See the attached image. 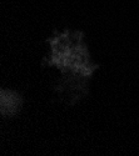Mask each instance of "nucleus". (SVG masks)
<instances>
[{
    "label": "nucleus",
    "mask_w": 139,
    "mask_h": 156,
    "mask_svg": "<svg viewBox=\"0 0 139 156\" xmlns=\"http://www.w3.org/2000/svg\"><path fill=\"white\" fill-rule=\"evenodd\" d=\"M20 98L13 91H2V112L4 115L15 114L20 106Z\"/></svg>",
    "instance_id": "nucleus-1"
}]
</instances>
